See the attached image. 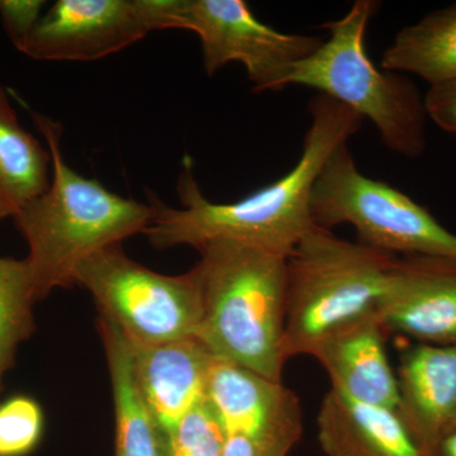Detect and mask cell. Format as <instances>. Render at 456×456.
I'll use <instances>...</instances> for the list:
<instances>
[{
  "mask_svg": "<svg viewBox=\"0 0 456 456\" xmlns=\"http://www.w3.org/2000/svg\"><path fill=\"white\" fill-rule=\"evenodd\" d=\"M374 0H358L344 17L321 26L330 32L311 56L290 65L277 90L307 86L340 102L367 118L391 151L415 159L426 149L425 101L410 77L375 66L365 36L380 7Z\"/></svg>",
  "mask_w": 456,
  "mask_h": 456,
  "instance_id": "obj_4",
  "label": "cell"
},
{
  "mask_svg": "<svg viewBox=\"0 0 456 456\" xmlns=\"http://www.w3.org/2000/svg\"><path fill=\"white\" fill-rule=\"evenodd\" d=\"M375 312L386 331L421 344L456 345V259L395 257Z\"/></svg>",
  "mask_w": 456,
  "mask_h": 456,
  "instance_id": "obj_10",
  "label": "cell"
},
{
  "mask_svg": "<svg viewBox=\"0 0 456 456\" xmlns=\"http://www.w3.org/2000/svg\"><path fill=\"white\" fill-rule=\"evenodd\" d=\"M75 285L92 294L101 318L112 322L132 344L197 338L202 318L197 266L182 275L159 274L128 257L121 245H114L84 261Z\"/></svg>",
  "mask_w": 456,
  "mask_h": 456,
  "instance_id": "obj_7",
  "label": "cell"
},
{
  "mask_svg": "<svg viewBox=\"0 0 456 456\" xmlns=\"http://www.w3.org/2000/svg\"><path fill=\"white\" fill-rule=\"evenodd\" d=\"M398 416L422 456L456 428V345L419 344L404 350Z\"/></svg>",
  "mask_w": 456,
  "mask_h": 456,
  "instance_id": "obj_13",
  "label": "cell"
},
{
  "mask_svg": "<svg viewBox=\"0 0 456 456\" xmlns=\"http://www.w3.org/2000/svg\"><path fill=\"white\" fill-rule=\"evenodd\" d=\"M204 398L227 436H257L302 419L298 397L283 383L216 356Z\"/></svg>",
  "mask_w": 456,
  "mask_h": 456,
  "instance_id": "obj_14",
  "label": "cell"
},
{
  "mask_svg": "<svg viewBox=\"0 0 456 456\" xmlns=\"http://www.w3.org/2000/svg\"><path fill=\"white\" fill-rule=\"evenodd\" d=\"M49 149L22 127L7 90L0 86V217H16L49 188Z\"/></svg>",
  "mask_w": 456,
  "mask_h": 456,
  "instance_id": "obj_17",
  "label": "cell"
},
{
  "mask_svg": "<svg viewBox=\"0 0 456 456\" xmlns=\"http://www.w3.org/2000/svg\"><path fill=\"white\" fill-rule=\"evenodd\" d=\"M171 28L196 33L208 77L240 62L257 93L277 90L287 68L322 44L314 36L288 35L265 25L244 0H174Z\"/></svg>",
  "mask_w": 456,
  "mask_h": 456,
  "instance_id": "obj_8",
  "label": "cell"
},
{
  "mask_svg": "<svg viewBox=\"0 0 456 456\" xmlns=\"http://www.w3.org/2000/svg\"><path fill=\"white\" fill-rule=\"evenodd\" d=\"M380 69L417 75L430 86L456 80V3L402 28L384 51Z\"/></svg>",
  "mask_w": 456,
  "mask_h": 456,
  "instance_id": "obj_18",
  "label": "cell"
},
{
  "mask_svg": "<svg viewBox=\"0 0 456 456\" xmlns=\"http://www.w3.org/2000/svg\"><path fill=\"white\" fill-rule=\"evenodd\" d=\"M44 412L35 399L16 395L0 404V456H25L40 443Z\"/></svg>",
  "mask_w": 456,
  "mask_h": 456,
  "instance_id": "obj_21",
  "label": "cell"
},
{
  "mask_svg": "<svg viewBox=\"0 0 456 456\" xmlns=\"http://www.w3.org/2000/svg\"><path fill=\"white\" fill-rule=\"evenodd\" d=\"M44 0H0V18L9 40L20 49L42 18Z\"/></svg>",
  "mask_w": 456,
  "mask_h": 456,
  "instance_id": "obj_23",
  "label": "cell"
},
{
  "mask_svg": "<svg viewBox=\"0 0 456 456\" xmlns=\"http://www.w3.org/2000/svg\"><path fill=\"white\" fill-rule=\"evenodd\" d=\"M197 338L216 358L283 383L287 255L217 240L198 248Z\"/></svg>",
  "mask_w": 456,
  "mask_h": 456,
  "instance_id": "obj_3",
  "label": "cell"
},
{
  "mask_svg": "<svg viewBox=\"0 0 456 456\" xmlns=\"http://www.w3.org/2000/svg\"><path fill=\"white\" fill-rule=\"evenodd\" d=\"M127 342L137 389L167 440L180 419L204 399L215 356L197 338L156 345Z\"/></svg>",
  "mask_w": 456,
  "mask_h": 456,
  "instance_id": "obj_12",
  "label": "cell"
},
{
  "mask_svg": "<svg viewBox=\"0 0 456 456\" xmlns=\"http://www.w3.org/2000/svg\"><path fill=\"white\" fill-rule=\"evenodd\" d=\"M424 101L428 118L456 134V80L430 86Z\"/></svg>",
  "mask_w": 456,
  "mask_h": 456,
  "instance_id": "obj_24",
  "label": "cell"
},
{
  "mask_svg": "<svg viewBox=\"0 0 456 456\" xmlns=\"http://www.w3.org/2000/svg\"><path fill=\"white\" fill-rule=\"evenodd\" d=\"M311 125L298 163L273 184L232 203H215L194 178L191 159L178 180L182 207L174 208L149 194L152 220L145 231L158 250L200 248L217 240L242 242L287 255L314 226L311 197L327 159L359 132L362 118L340 102L318 93L310 103Z\"/></svg>",
  "mask_w": 456,
  "mask_h": 456,
  "instance_id": "obj_1",
  "label": "cell"
},
{
  "mask_svg": "<svg viewBox=\"0 0 456 456\" xmlns=\"http://www.w3.org/2000/svg\"><path fill=\"white\" fill-rule=\"evenodd\" d=\"M395 257L314 224L288 256L285 360L310 355L336 327L375 312Z\"/></svg>",
  "mask_w": 456,
  "mask_h": 456,
  "instance_id": "obj_5",
  "label": "cell"
},
{
  "mask_svg": "<svg viewBox=\"0 0 456 456\" xmlns=\"http://www.w3.org/2000/svg\"><path fill=\"white\" fill-rule=\"evenodd\" d=\"M430 456H456V428L441 441Z\"/></svg>",
  "mask_w": 456,
  "mask_h": 456,
  "instance_id": "obj_25",
  "label": "cell"
},
{
  "mask_svg": "<svg viewBox=\"0 0 456 456\" xmlns=\"http://www.w3.org/2000/svg\"><path fill=\"white\" fill-rule=\"evenodd\" d=\"M317 421L327 456H422L395 411L359 403L332 388Z\"/></svg>",
  "mask_w": 456,
  "mask_h": 456,
  "instance_id": "obj_15",
  "label": "cell"
},
{
  "mask_svg": "<svg viewBox=\"0 0 456 456\" xmlns=\"http://www.w3.org/2000/svg\"><path fill=\"white\" fill-rule=\"evenodd\" d=\"M227 435L206 398L167 437V456H222Z\"/></svg>",
  "mask_w": 456,
  "mask_h": 456,
  "instance_id": "obj_20",
  "label": "cell"
},
{
  "mask_svg": "<svg viewBox=\"0 0 456 456\" xmlns=\"http://www.w3.org/2000/svg\"><path fill=\"white\" fill-rule=\"evenodd\" d=\"M0 218H2V217H0Z\"/></svg>",
  "mask_w": 456,
  "mask_h": 456,
  "instance_id": "obj_26",
  "label": "cell"
},
{
  "mask_svg": "<svg viewBox=\"0 0 456 456\" xmlns=\"http://www.w3.org/2000/svg\"><path fill=\"white\" fill-rule=\"evenodd\" d=\"M36 302L27 260L0 256V387L14 364L18 346L35 331L32 307Z\"/></svg>",
  "mask_w": 456,
  "mask_h": 456,
  "instance_id": "obj_19",
  "label": "cell"
},
{
  "mask_svg": "<svg viewBox=\"0 0 456 456\" xmlns=\"http://www.w3.org/2000/svg\"><path fill=\"white\" fill-rule=\"evenodd\" d=\"M99 330L112 383L114 456H167V440L134 382L130 345L122 332L104 318H99Z\"/></svg>",
  "mask_w": 456,
  "mask_h": 456,
  "instance_id": "obj_16",
  "label": "cell"
},
{
  "mask_svg": "<svg viewBox=\"0 0 456 456\" xmlns=\"http://www.w3.org/2000/svg\"><path fill=\"white\" fill-rule=\"evenodd\" d=\"M29 112L53 161L47 191L14 217L28 244L26 260L38 302L56 288L73 287L77 268L92 255L145 233L154 212L150 204L118 196L71 169L62 155L61 125Z\"/></svg>",
  "mask_w": 456,
  "mask_h": 456,
  "instance_id": "obj_2",
  "label": "cell"
},
{
  "mask_svg": "<svg viewBox=\"0 0 456 456\" xmlns=\"http://www.w3.org/2000/svg\"><path fill=\"white\" fill-rule=\"evenodd\" d=\"M173 0H57L18 49L38 61H94L171 28Z\"/></svg>",
  "mask_w": 456,
  "mask_h": 456,
  "instance_id": "obj_9",
  "label": "cell"
},
{
  "mask_svg": "<svg viewBox=\"0 0 456 456\" xmlns=\"http://www.w3.org/2000/svg\"><path fill=\"white\" fill-rule=\"evenodd\" d=\"M377 312L336 327L314 345L310 355L326 369L332 389L359 403L398 412V380L387 356Z\"/></svg>",
  "mask_w": 456,
  "mask_h": 456,
  "instance_id": "obj_11",
  "label": "cell"
},
{
  "mask_svg": "<svg viewBox=\"0 0 456 456\" xmlns=\"http://www.w3.org/2000/svg\"><path fill=\"white\" fill-rule=\"evenodd\" d=\"M314 224H349L359 244L389 254L456 259V235L388 183L360 173L347 143L327 159L311 197Z\"/></svg>",
  "mask_w": 456,
  "mask_h": 456,
  "instance_id": "obj_6",
  "label": "cell"
},
{
  "mask_svg": "<svg viewBox=\"0 0 456 456\" xmlns=\"http://www.w3.org/2000/svg\"><path fill=\"white\" fill-rule=\"evenodd\" d=\"M303 421H294L257 436H227L222 456H288L301 439Z\"/></svg>",
  "mask_w": 456,
  "mask_h": 456,
  "instance_id": "obj_22",
  "label": "cell"
}]
</instances>
